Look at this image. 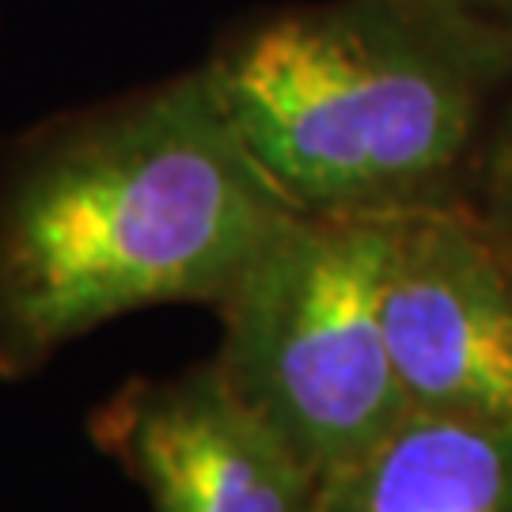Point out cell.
<instances>
[{"mask_svg":"<svg viewBox=\"0 0 512 512\" xmlns=\"http://www.w3.org/2000/svg\"><path fill=\"white\" fill-rule=\"evenodd\" d=\"M296 213L202 65L61 110L0 148V380L148 308H217Z\"/></svg>","mask_w":512,"mask_h":512,"instance_id":"6da1fadb","label":"cell"},{"mask_svg":"<svg viewBox=\"0 0 512 512\" xmlns=\"http://www.w3.org/2000/svg\"><path fill=\"white\" fill-rule=\"evenodd\" d=\"M296 213L467 202L512 88V23L463 0H296L232 19L198 61Z\"/></svg>","mask_w":512,"mask_h":512,"instance_id":"7a4b0ae2","label":"cell"},{"mask_svg":"<svg viewBox=\"0 0 512 512\" xmlns=\"http://www.w3.org/2000/svg\"><path fill=\"white\" fill-rule=\"evenodd\" d=\"M395 217L289 213L213 308L224 384L319 478L410 418L380 323Z\"/></svg>","mask_w":512,"mask_h":512,"instance_id":"3957f363","label":"cell"},{"mask_svg":"<svg viewBox=\"0 0 512 512\" xmlns=\"http://www.w3.org/2000/svg\"><path fill=\"white\" fill-rule=\"evenodd\" d=\"M380 323L410 414L512 425V255L475 205L391 220Z\"/></svg>","mask_w":512,"mask_h":512,"instance_id":"277c9868","label":"cell"},{"mask_svg":"<svg viewBox=\"0 0 512 512\" xmlns=\"http://www.w3.org/2000/svg\"><path fill=\"white\" fill-rule=\"evenodd\" d=\"M88 437L152 512H315L323 478L224 384L213 357L133 376L88 418Z\"/></svg>","mask_w":512,"mask_h":512,"instance_id":"5b68a950","label":"cell"},{"mask_svg":"<svg viewBox=\"0 0 512 512\" xmlns=\"http://www.w3.org/2000/svg\"><path fill=\"white\" fill-rule=\"evenodd\" d=\"M315 512H512V425L410 414L323 475Z\"/></svg>","mask_w":512,"mask_h":512,"instance_id":"8992f818","label":"cell"},{"mask_svg":"<svg viewBox=\"0 0 512 512\" xmlns=\"http://www.w3.org/2000/svg\"><path fill=\"white\" fill-rule=\"evenodd\" d=\"M467 202L475 205V213L490 224V232L512 255V88L501 99L486 145L478 152Z\"/></svg>","mask_w":512,"mask_h":512,"instance_id":"52a82bcc","label":"cell"},{"mask_svg":"<svg viewBox=\"0 0 512 512\" xmlns=\"http://www.w3.org/2000/svg\"><path fill=\"white\" fill-rule=\"evenodd\" d=\"M463 4H471L475 12H486L501 23H512V0H463Z\"/></svg>","mask_w":512,"mask_h":512,"instance_id":"ba28073f","label":"cell"}]
</instances>
